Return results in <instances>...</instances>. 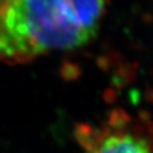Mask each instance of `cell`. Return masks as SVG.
Wrapping results in <instances>:
<instances>
[{
    "mask_svg": "<svg viewBox=\"0 0 153 153\" xmlns=\"http://www.w3.org/2000/svg\"><path fill=\"white\" fill-rule=\"evenodd\" d=\"M107 0H0V57L69 50L98 33Z\"/></svg>",
    "mask_w": 153,
    "mask_h": 153,
    "instance_id": "1",
    "label": "cell"
},
{
    "mask_svg": "<svg viewBox=\"0 0 153 153\" xmlns=\"http://www.w3.org/2000/svg\"><path fill=\"white\" fill-rule=\"evenodd\" d=\"M86 153H153V144L137 128L107 126L88 135Z\"/></svg>",
    "mask_w": 153,
    "mask_h": 153,
    "instance_id": "2",
    "label": "cell"
}]
</instances>
